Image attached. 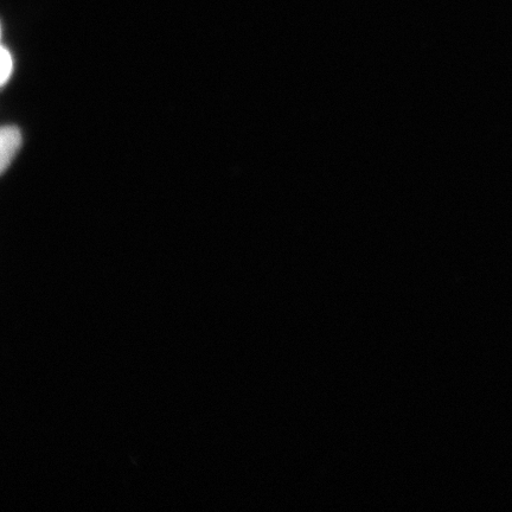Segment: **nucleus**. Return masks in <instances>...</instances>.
Listing matches in <instances>:
<instances>
[{
	"label": "nucleus",
	"instance_id": "obj_1",
	"mask_svg": "<svg viewBox=\"0 0 512 512\" xmlns=\"http://www.w3.org/2000/svg\"><path fill=\"white\" fill-rule=\"evenodd\" d=\"M23 142L21 130L17 126H4L0 132V170L5 172L21 149Z\"/></svg>",
	"mask_w": 512,
	"mask_h": 512
},
{
	"label": "nucleus",
	"instance_id": "obj_2",
	"mask_svg": "<svg viewBox=\"0 0 512 512\" xmlns=\"http://www.w3.org/2000/svg\"><path fill=\"white\" fill-rule=\"evenodd\" d=\"M12 72H14V60L10 50L5 47L2 48V54H0V81L2 86L6 85L11 78Z\"/></svg>",
	"mask_w": 512,
	"mask_h": 512
}]
</instances>
